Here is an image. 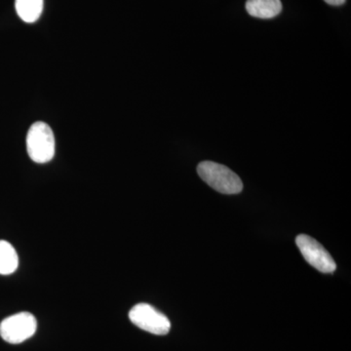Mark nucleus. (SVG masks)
<instances>
[{"label":"nucleus","mask_w":351,"mask_h":351,"mask_svg":"<svg viewBox=\"0 0 351 351\" xmlns=\"http://www.w3.org/2000/svg\"><path fill=\"white\" fill-rule=\"evenodd\" d=\"M197 174L215 191L223 195H237L243 189V182L230 168L213 161L198 164Z\"/></svg>","instance_id":"obj_1"},{"label":"nucleus","mask_w":351,"mask_h":351,"mask_svg":"<svg viewBox=\"0 0 351 351\" xmlns=\"http://www.w3.org/2000/svg\"><path fill=\"white\" fill-rule=\"evenodd\" d=\"M55 137L52 129L44 122L32 124L27 136L29 156L36 163H47L55 156Z\"/></svg>","instance_id":"obj_2"},{"label":"nucleus","mask_w":351,"mask_h":351,"mask_svg":"<svg viewBox=\"0 0 351 351\" xmlns=\"http://www.w3.org/2000/svg\"><path fill=\"white\" fill-rule=\"evenodd\" d=\"M38 321L29 313H20L9 316L0 323V337L12 345L22 343L32 338L36 332Z\"/></svg>","instance_id":"obj_3"},{"label":"nucleus","mask_w":351,"mask_h":351,"mask_svg":"<svg viewBox=\"0 0 351 351\" xmlns=\"http://www.w3.org/2000/svg\"><path fill=\"white\" fill-rule=\"evenodd\" d=\"M129 319L140 329L157 336L170 332L171 323L167 316L149 304H138L129 311Z\"/></svg>","instance_id":"obj_4"},{"label":"nucleus","mask_w":351,"mask_h":351,"mask_svg":"<svg viewBox=\"0 0 351 351\" xmlns=\"http://www.w3.org/2000/svg\"><path fill=\"white\" fill-rule=\"evenodd\" d=\"M298 248L309 265L323 274H332L337 269L336 263L326 249L306 234L298 235L295 239Z\"/></svg>","instance_id":"obj_5"},{"label":"nucleus","mask_w":351,"mask_h":351,"mask_svg":"<svg viewBox=\"0 0 351 351\" xmlns=\"http://www.w3.org/2000/svg\"><path fill=\"white\" fill-rule=\"evenodd\" d=\"M246 10L252 17L271 19L282 11L280 0H247Z\"/></svg>","instance_id":"obj_6"},{"label":"nucleus","mask_w":351,"mask_h":351,"mask_svg":"<svg viewBox=\"0 0 351 351\" xmlns=\"http://www.w3.org/2000/svg\"><path fill=\"white\" fill-rule=\"evenodd\" d=\"M19 267V257L17 252L5 240H0V274L9 276L17 270Z\"/></svg>","instance_id":"obj_7"},{"label":"nucleus","mask_w":351,"mask_h":351,"mask_svg":"<svg viewBox=\"0 0 351 351\" xmlns=\"http://www.w3.org/2000/svg\"><path fill=\"white\" fill-rule=\"evenodd\" d=\"M18 16L25 23L36 22L43 11V0H15Z\"/></svg>","instance_id":"obj_8"},{"label":"nucleus","mask_w":351,"mask_h":351,"mask_svg":"<svg viewBox=\"0 0 351 351\" xmlns=\"http://www.w3.org/2000/svg\"><path fill=\"white\" fill-rule=\"evenodd\" d=\"M327 4L332 6H341L346 3V0H324Z\"/></svg>","instance_id":"obj_9"}]
</instances>
